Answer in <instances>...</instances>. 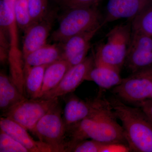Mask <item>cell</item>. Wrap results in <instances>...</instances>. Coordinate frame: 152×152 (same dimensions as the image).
Returning a JSON list of instances; mask_svg holds the SVG:
<instances>
[{"label":"cell","mask_w":152,"mask_h":152,"mask_svg":"<svg viewBox=\"0 0 152 152\" xmlns=\"http://www.w3.org/2000/svg\"><path fill=\"white\" fill-rule=\"evenodd\" d=\"M56 15L55 11L48 12L42 20L32 24L24 31L22 51L23 59L30 53L46 45Z\"/></svg>","instance_id":"12"},{"label":"cell","mask_w":152,"mask_h":152,"mask_svg":"<svg viewBox=\"0 0 152 152\" xmlns=\"http://www.w3.org/2000/svg\"><path fill=\"white\" fill-rule=\"evenodd\" d=\"M61 59H63V51L61 44H46L30 53L24 59V74L30 68L48 65Z\"/></svg>","instance_id":"15"},{"label":"cell","mask_w":152,"mask_h":152,"mask_svg":"<svg viewBox=\"0 0 152 152\" xmlns=\"http://www.w3.org/2000/svg\"><path fill=\"white\" fill-rule=\"evenodd\" d=\"M132 31L152 37V3L132 19Z\"/></svg>","instance_id":"20"},{"label":"cell","mask_w":152,"mask_h":152,"mask_svg":"<svg viewBox=\"0 0 152 152\" xmlns=\"http://www.w3.org/2000/svg\"><path fill=\"white\" fill-rule=\"evenodd\" d=\"M59 102L38 122L31 132L40 141L48 144L54 152H63L66 143V127Z\"/></svg>","instance_id":"5"},{"label":"cell","mask_w":152,"mask_h":152,"mask_svg":"<svg viewBox=\"0 0 152 152\" xmlns=\"http://www.w3.org/2000/svg\"><path fill=\"white\" fill-rule=\"evenodd\" d=\"M152 3V0H109L104 25L122 18L133 19Z\"/></svg>","instance_id":"13"},{"label":"cell","mask_w":152,"mask_h":152,"mask_svg":"<svg viewBox=\"0 0 152 152\" xmlns=\"http://www.w3.org/2000/svg\"><path fill=\"white\" fill-rule=\"evenodd\" d=\"M57 1H61V0H57Z\"/></svg>","instance_id":"29"},{"label":"cell","mask_w":152,"mask_h":152,"mask_svg":"<svg viewBox=\"0 0 152 152\" xmlns=\"http://www.w3.org/2000/svg\"><path fill=\"white\" fill-rule=\"evenodd\" d=\"M32 24L41 21L48 12V0H28Z\"/></svg>","instance_id":"23"},{"label":"cell","mask_w":152,"mask_h":152,"mask_svg":"<svg viewBox=\"0 0 152 152\" xmlns=\"http://www.w3.org/2000/svg\"><path fill=\"white\" fill-rule=\"evenodd\" d=\"M15 12L18 27L24 31L31 25L28 0H16Z\"/></svg>","instance_id":"22"},{"label":"cell","mask_w":152,"mask_h":152,"mask_svg":"<svg viewBox=\"0 0 152 152\" xmlns=\"http://www.w3.org/2000/svg\"><path fill=\"white\" fill-rule=\"evenodd\" d=\"M66 10V12L61 18L58 27L51 36V39L54 42H64L73 36L102 23L96 5Z\"/></svg>","instance_id":"4"},{"label":"cell","mask_w":152,"mask_h":152,"mask_svg":"<svg viewBox=\"0 0 152 152\" xmlns=\"http://www.w3.org/2000/svg\"><path fill=\"white\" fill-rule=\"evenodd\" d=\"M104 25L102 23L92 29L78 34L64 42L60 43L62 49L63 59L67 62L71 68L86 58L92 39Z\"/></svg>","instance_id":"11"},{"label":"cell","mask_w":152,"mask_h":152,"mask_svg":"<svg viewBox=\"0 0 152 152\" xmlns=\"http://www.w3.org/2000/svg\"><path fill=\"white\" fill-rule=\"evenodd\" d=\"M99 0H61L60 4L66 9L96 5Z\"/></svg>","instance_id":"25"},{"label":"cell","mask_w":152,"mask_h":152,"mask_svg":"<svg viewBox=\"0 0 152 152\" xmlns=\"http://www.w3.org/2000/svg\"><path fill=\"white\" fill-rule=\"evenodd\" d=\"M132 33V23L116 26L107 35L94 56L95 64L107 66L121 72L124 65Z\"/></svg>","instance_id":"3"},{"label":"cell","mask_w":152,"mask_h":152,"mask_svg":"<svg viewBox=\"0 0 152 152\" xmlns=\"http://www.w3.org/2000/svg\"><path fill=\"white\" fill-rule=\"evenodd\" d=\"M94 65V56L86 57L81 63L71 67L59 84L40 98L55 99L73 92L83 82L86 80L88 73Z\"/></svg>","instance_id":"10"},{"label":"cell","mask_w":152,"mask_h":152,"mask_svg":"<svg viewBox=\"0 0 152 152\" xmlns=\"http://www.w3.org/2000/svg\"><path fill=\"white\" fill-rule=\"evenodd\" d=\"M65 101L63 119L66 129L91 116L109 103L102 93L96 97L86 100L72 95Z\"/></svg>","instance_id":"8"},{"label":"cell","mask_w":152,"mask_h":152,"mask_svg":"<svg viewBox=\"0 0 152 152\" xmlns=\"http://www.w3.org/2000/svg\"><path fill=\"white\" fill-rule=\"evenodd\" d=\"M142 71H145V72H147V73H148V74H149V75H151V76L152 77V74H150V73H149L148 72H146V71H145V70H142ZM151 98H152V93L151 95Z\"/></svg>","instance_id":"28"},{"label":"cell","mask_w":152,"mask_h":152,"mask_svg":"<svg viewBox=\"0 0 152 152\" xmlns=\"http://www.w3.org/2000/svg\"><path fill=\"white\" fill-rule=\"evenodd\" d=\"M105 143L93 140H84L66 144L64 148V152H102Z\"/></svg>","instance_id":"21"},{"label":"cell","mask_w":152,"mask_h":152,"mask_svg":"<svg viewBox=\"0 0 152 152\" xmlns=\"http://www.w3.org/2000/svg\"><path fill=\"white\" fill-rule=\"evenodd\" d=\"M48 66L34 67L25 72V89L27 98H39L42 87L45 71Z\"/></svg>","instance_id":"19"},{"label":"cell","mask_w":152,"mask_h":152,"mask_svg":"<svg viewBox=\"0 0 152 152\" xmlns=\"http://www.w3.org/2000/svg\"><path fill=\"white\" fill-rule=\"evenodd\" d=\"M0 152H29L26 148L1 130L0 131Z\"/></svg>","instance_id":"24"},{"label":"cell","mask_w":152,"mask_h":152,"mask_svg":"<svg viewBox=\"0 0 152 152\" xmlns=\"http://www.w3.org/2000/svg\"><path fill=\"white\" fill-rule=\"evenodd\" d=\"M58 102V98H26L2 115L15 121L31 132L41 118Z\"/></svg>","instance_id":"6"},{"label":"cell","mask_w":152,"mask_h":152,"mask_svg":"<svg viewBox=\"0 0 152 152\" xmlns=\"http://www.w3.org/2000/svg\"><path fill=\"white\" fill-rule=\"evenodd\" d=\"M124 65L132 74L152 66V37L132 31Z\"/></svg>","instance_id":"9"},{"label":"cell","mask_w":152,"mask_h":152,"mask_svg":"<svg viewBox=\"0 0 152 152\" xmlns=\"http://www.w3.org/2000/svg\"><path fill=\"white\" fill-rule=\"evenodd\" d=\"M142 70L145 71L146 72H148L150 74H152V66L147 68V69H145Z\"/></svg>","instance_id":"27"},{"label":"cell","mask_w":152,"mask_h":152,"mask_svg":"<svg viewBox=\"0 0 152 152\" xmlns=\"http://www.w3.org/2000/svg\"><path fill=\"white\" fill-rule=\"evenodd\" d=\"M121 121L130 152H152V123L139 107H132L116 96L108 99Z\"/></svg>","instance_id":"2"},{"label":"cell","mask_w":152,"mask_h":152,"mask_svg":"<svg viewBox=\"0 0 152 152\" xmlns=\"http://www.w3.org/2000/svg\"><path fill=\"white\" fill-rule=\"evenodd\" d=\"M137 107H139L142 110L152 123V98L145 100Z\"/></svg>","instance_id":"26"},{"label":"cell","mask_w":152,"mask_h":152,"mask_svg":"<svg viewBox=\"0 0 152 152\" xmlns=\"http://www.w3.org/2000/svg\"><path fill=\"white\" fill-rule=\"evenodd\" d=\"M70 68L67 62L64 59L58 60L48 65L45 71L42 87L39 98L56 88Z\"/></svg>","instance_id":"18"},{"label":"cell","mask_w":152,"mask_h":152,"mask_svg":"<svg viewBox=\"0 0 152 152\" xmlns=\"http://www.w3.org/2000/svg\"><path fill=\"white\" fill-rule=\"evenodd\" d=\"M117 70L102 65H94L86 77V80L96 83L103 89H109L120 84L123 79Z\"/></svg>","instance_id":"17"},{"label":"cell","mask_w":152,"mask_h":152,"mask_svg":"<svg viewBox=\"0 0 152 152\" xmlns=\"http://www.w3.org/2000/svg\"><path fill=\"white\" fill-rule=\"evenodd\" d=\"M0 128L26 148L29 152H54L48 144L40 140H35L28 133L26 129L11 119L1 117Z\"/></svg>","instance_id":"14"},{"label":"cell","mask_w":152,"mask_h":152,"mask_svg":"<svg viewBox=\"0 0 152 152\" xmlns=\"http://www.w3.org/2000/svg\"><path fill=\"white\" fill-rule=\"evenodd\" d=\"M110 104L99 110L91 116L66 129L69 143L91 139L106 143L127 145L122 126L117 121Z\"/></svg>","instance_id":"1"},{"label":"cell","mask_w":152,"mask_h":152,"mask_svg":"<svg viewBox=\"0 0 152 152\" xmlns=\"http://www.w3.org/2000/svg\"><path fill=\"white\" fill-rule=\"evenodd\" d=\"M115 96L124 102L136 106L151 98L152 93V77L144 71L132 74L123 79L121 83L113 88Z\"/></svg>","instance_id":"7"},{"label":"cell","mask_w":152,"mask_h":152,"mask_svg":"<svg viewBox=\"0 0 152 152\" xmlns=\"http://www.w3.org/2000/svg\"><path fill=\"white\" fill-rule=\"evenodd\" d=\"M26 97L5 74H0V109L2 115L9 111Z\"/></svg>","instance_id":"16"}]
</instances>
